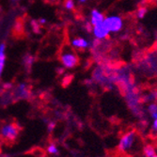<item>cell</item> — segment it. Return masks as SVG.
I'll list each match as a JSON object with an SVG mask.
<instances>
[{"instance_id":"cell-9","label":"cell","mask_w":157,"mask_h":157,"mask_svg":"<svg viewBox=\"0 0 157 157\" xmlns=\"http://www.w3.org/2000/svg\"><path fill=\"white\" fill-rule=\"evenodd\" d=\"M105 14L102 12V11H100L99 10H92L90 11V24L91 26L99 24V23H103L104 20H105Z\"/></svg>"},{"instance_id":"cell-2","label":"cell","mask_w":157,"mask_h":157,"mask_svg":"<svg viewBox=\"0 0 157 157\" xmlns=\"http://www.w3.org/2000/svg\"><path fill=\"white\" fill-rule=\"evenodd\" d=\"M20 127L15 122H5L0 126V138L7 141L13 142L19 136Z\"/></svg>"},{"instance_id":"cell-23","label":"cell","mask_w":157,"mask_h":157,"mask_svg":"<svg viewBox=\"0 0 157 157\" xmlns=\"http://www.w3.org/2000/svg\"><path fill=\"white\" fill-rule=\"evenodd\" d=\"M151 157H157V154H154V155H152V156H151Z\"/></svg>"},{"instance_id":"cell-22","label":"cell","mask_w":157,"mask_h":157,"mask_svg":"<svg viewBox=\"0 0 157 157\" xmlns=\"http://www.w3.org/2000/svg\"><path fill=\"white\" fill-rule=\"evenodd\" d=\"M87 1H88V0H77V2L80 3V4H84V3L87 2Z\"/></svg>"},{"instance_id":"cell-21","label":"cell","mask_w":157,"mask_h":157,"mask_svg":"<svg viewBox=\"0 0 157 157\" xmlns=\"http://www.w3.org/2000/svg\"><path fill=\"white\" fill-rule=\"evenodd\" d=\"M44 1L47 3H50V4H56L59 0H44Z\"/></svg>"},{"instance_id":"cell-13","label":"cell","mask_w":157,"mask_h":157,"mask_svg":"<svg viewBox=\"0 0 157 157\" xmlns=\"http://www.w3.org/2000/svg\"><path fill=\"white\" fill-rule=\"evenodd\" d=\"M147 13H148V9L146 7H139L136 11V17L138 20H142L146 17Z\"/></svg>"},{"instance_id":"cell-1","label":"cell","mask_w":157,"mask_h":157,"mask_svg":"<svg viewBox=\"0 0 157 157\" xmlns=\"http://www.w3.org/2000/svg\"><path fill=\"white\" fill-rule=\"evenodd\" d=\"M137 144V135L135 130H129L124 133L118 143V151L121 153H129L134 151Z\"/></svg>"},{"instance_id":"cell-25","label":"cell","mask_w":157,"mask_h":157,"mask_svg":"<svg viewBox=\"0 0 157 157\" xmlns=\"http://www.w3.org/2000/svg\"><path fill=\"white\" fill-rule=\"evenodd\" d=\"M12 1H16V0H12Z\"/></svg>"},{"instance_id":"cell-8","label":"cell","mask_w":157,"mask_h":157,"mask_svg":"<svg viewBox=\"0 0 157 157\" xmlns=\"http://www.w3.org/2000/svg\"><path fill=\"white\" fill-rule=\"evenodd\" d=\"M14 96L18 99H28L30 97V90L25 83H20L14 90Z\"/></svg>"},{"instance_id":"cell-14","label":"cell","mask_w":157,"mask_h":157,"mask_svg":"<svg viewBox=\"0 0 157 157\" xmlns=\"http://www.w3.org/2000/svg\"><path fill=\"white\" fill-rule=\"evenodd\" d=\"M46 152L50 155H58L59 153V149L55 143H50L46 148Z\"/></svg>"},{"instance_id":"cell-7","label":"cell","mask_w":157,"mask_h":157,"mask_svg":"<svg viewBox=\"0 0 157 157\" xmlns=\"http://www.w3.org/2000/svg\"><path fill=\"white\" fill-rule=\"evenodd\" d=\"M91 41H90L89 40L82 38V37H77V38H74L72 40H71V46L75 49L77 50H86L91 46Z\"/></svg>"},{"instance_id":"cell-10","label":"cell","mask_w":157,"mask_h":157,"mask_svg":"<svg viewBox=\"0 0 157 157\" xmlns=\"http://www.w3.org/2000/svg\"><path fill=\"white\" fill-rule=\"evenodd\" d=\"M6 44L4 42L0 44V77L2 76V74L5 69V64H6Z\"/></svg>"},{"instance_id":"cell-3","label":"cell","mask_w":157,"mask_h":157,"mask_svg":"<svg viewBox=\"0 0 157 157\" xmlns=\"http://www.w3.org/2000/svg\"><path fill=\"white\" fill-rule=\"evenodd\" d=\"M104 24L110 34H116L121 32L124 26L123 18L119 14H111V15L105 16Z\"/></svg>"},{"instance_id":"cell-20","label":"cell","mask_w":157,"mask_h":157,"mask_svg":"<svg viewBox=\"0 0 157 157\" xmlns=\"http://www.w3.org/2000/svg\"><path fill=\"white\" fill-rule=\"evenodd\" d=\"M47 23V20L45 18H40L38 20V25H44Z\"/></svg>"},{"instance_id":"cell-18","label":"cell","mask_w":157,"mask_h":157,"mask_svg":"<svg viewBox=\"0 0 157 157\" xmlns=\"http://www.w3.org/2000/svg\"><path fill=\"white\" fill-rule=\"evenodd\" d=\"M55 127H56V123H55L54 121H49V122L47 123V129H48L49 132L54 131Z\"/></svg>"},{"instance_id":"cell-16","label":"cell","mask_w":157,"mask_h":157,"mask_svg":"<svg viewBox=\"0 0 157 157\" xmlns=\"http://www.w3.org/2000/svg\"><path fill=\"white\" fill-rule=\"evenodd\" d=\"M64 7L68 10H74L75 8V0H65L64 1Z\"/></svg>"},{"instance_id":"cell-19","label":"cell","mask_w":157,"mask_h":157,"mask_svg":"<svg viewBox=\"0 0 157 157\" xmlns=\"http://www.w3.org/2000/svg\"><path fill=\"white\" fill-rule=\"evenodd\" d=\"M151 131L153 133H157V119L153 120V121L151 123Z\"/></svg>"},{"instance_id":"cell-5","label":"cell","mask_w":157,"mask_h":157,"mask_svg":"<svg viewBox=\"0 0 157 157\" xmlns=\"http://www.w3.org/2000/svg\"><path fill=\"white\" fill-rule=\"evenodd\" d=\"M92 78L94 81L100 83L101 85L105 86L106 88H111V81L110 78H108L106 76V72L105 70L103 69L102 67H97L94 71H93V74H92Z\"/></svg>"},{"instance_id":"cell-4","label":"cell","mask_w":157,"mask_h":157,"mask_svg":"<svg viewBox=\"0 0 157 157\" xmlns=\"http://www.w3.org/2000/svg\"><path fill=\"white\" fill-rule=\"evenodd\" d=\"M59 60L66 69H74L79 63L78 56L71 48H65L61 51Z\"/></svg>"},{"instance_id":"cell-6","label":"cell","mask_w":157,"mask_h":157,"mask_svg":"<svg viewBox=\"0 0 157 157\" xmlns=\"http://www.w3.org/2000/svg\"><path fill=\"white\" fill-rule=\"evenodd\" d=\"M91 31H92V34H93L94 38L96 40H105L110 36V33H109L108 29L106 28V26L105 25L104 22L103 23H99V24L93 25Z\"/></svg>"},{"instance_id":"cell-17","label":"cell","mask_w":157,"mask_h":157,"mask_svg":"<svg viewBox=\"0 0 157 157\" xmlns=\"http://www.w3.org/2000/svg\"><path fill=\"white\" fill-rule=\"evenodd\" d=\"M33 61H34V58L31 55H25L24 56V64L26 67H30L32 65Z\"/></svg>"},{"instance_id":"cell-11","label":"cell","mask_w":157,"mask_h":157,"mask_svg":"<svg viewBox=\"0 0 157 157\" xmlns=\"http://www.w3.org/2000/svg\"><path fill=\"white\" fill-rule=\"evenodd\" d=\"M147 110L152 120L157 119V103H150L147 107Z\"/></svg>"},{"instance_id":"cell-12","label":"cell","mask_w":157,"mask_h":157,"mask_svg":"<svg viewBox=\"0 0 157 157\" xmlns=\"http://www.w3.org/2000/svg\"><path fill=\"white\" fill-rule=\"evenodd\" d=\"M156 154V150L151 144H147L143 147V155L145 157H151Z\"/></svg>"},{"instance_id":"cell-24","label":"cell","mask_w":157,"mask_h":157,"mask_svg":"<svg viewBox=\"0 0 157 157\" xmlns=\"http://www.w3.org/2000/svg\"><path fill=\"white\" fill-rule=\"evenodd\" d=\"M3 157H10V156H3Z\"/></svg>"},{"instance_id":"cell-15","label":"cell","mask_w":157,"mask_h":157,"mask_svg":"<svg viewBox=\"0 0 157 157\" xmlns=\"http://www.w3.org/2000/svg\"><path fill=\"white\" fill-rule=\"evenodd\" d=\"M157 99V91L156 90H151L149 92L147 95L144 96V102L146 103H154V101Z\"/></svg>"}]
</instances>
